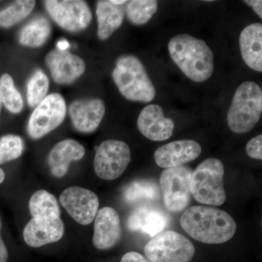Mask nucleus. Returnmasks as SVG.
<instances>
[{
  "label": "nucleus",
  "instance_id": "2",
  "mask_svg": "<svg viewBox=\"0 0 262 262\" xmlns=\"http://www.w3.org/2000/svg\"><path fill=\"white\" fill-rule=\"evenodd\" d=\"M170 56L189 80L203 82L213 72V53L203 39L187 34H179L168 43Z\"/></svg>",
  "mask_w": 262,
  "mask_h": 262
},
{
  "label": "nucleus",
  "instance_id": "25",
  "mask_svg": "<svg viewBox=\"0 0 262 262\" xmlns=\"http://www.w3.org/2000/svg\"><path fill=\"white\" fill-rule=\"evenodd\" d=\"M158 9V2L155 0H132L127 3L126 15L131 23L141 26L147 23Z\"/></svg>",
  "mask_w": 262,
  "mask_h": 262
},
{
  "label": "nucleus",
  "instance_id": "20",
  "mask_svg": "<svg viewBox=\"0 0 262 262\" xmlns=\"http://www.w3.org/2000/svg\"><path fill=\"white\" fill-rule=\"evenodd\" d=\"M241 56L246 64L256 72H262V24L248 25L239 35Z\"/></svg>",
  "mask_w": 262,
  "mask_h": 262
},
{
  "label": "nucleus",
  "instance_id": "36",
  "mask_svg": "<svg viewBox=\"0 0 262 262\" xmlns=\"http://www.w3.org/2000/svg\"><path fill=\"white\" fill-rule=\"evenodd\" d=\"M5 178V172L1 168H0V184L4 182Z\"/></svg>",
  "mask_w": 262,
  "mask_h": 262
},
{
  "label": "nucleus",
  "instance_id": "13",
  "mask_svg": "<svg viewBox=\"0 0 262 262\" xmlns=\"http://www.w3.org/2000/svg\"><path fill=\"white\" fill-rule=\"evenodd\" d=\"M46 60L53 80L58 84L72 83L85 70L83 60L69 51H52Z\"/></svg>",
  "mask_w": 262,
  "mask_h": 262
},
{
  "label": "nucleus",
  "instance_id": "12",
  "mask_svg": "<svg viewBox=\"0 0 262 262\" xmlns=\"http://www.w3.org/2000/svg\"><path fill=\"white\" fill-rule=\"evenodd\" d=\"M202 152L199 143L190 139L172 141L155 151V163L161 168L182 166L196 159Z\"/></svg>",
  "mask_w": 262,
  "mask_h": 262
},
{
  "label": "nucleus",
  "instance_id": "4",
  "mask_svg": "<svg viewBox=\"0 0 262 262\" xmlns=\"http://www.w3.org/2000/svg\"><path fill=\"white\" fill-rule=\"evenodd\" d=\"M261 113V87L253 81H246L239 84L227 114L230 130L237 134L249 132L259 121Z\"/></svg>",
  "mask_w": 262,
  "mask_h": 262
},
{
  "label": "nucleus",
  "instance_id": "8",
  "mask_svg": "<svg viewBox=\"0 0 262 262\" xmlns=\"http://www.w3.org/2000/svg\"><path fill=\"white\" fill-rule=\"evenodd\" d=\"M130 160V149L126 143L113 139L104 141L96 149L95 172L103 180H115L125 172Z\"/></svg>",
  "mask_w": 262,
  "mask_h": 262
},
{
  "label": "nucleus",
  "instance_id": "27",
  "mask_svg": "<svg viewBox=\"0 0 262 262\" xmlns=\"http://www.w3.org/2000/svg\"><path fill=\"white\" fill-rule=\"evenodd\" d=\"M0 95L3 104L10 113L18 114L23 110V98L8 74H4L0 78Z\"/></svg>",
  "mask_w": 262,
  "mask_h": 262
},
{
  "label": "nucleus",
  "instance_id": "7",
  "mask_svg": "<svg viewBox=\"0 0 262 262\" xmlns=\"http://www.w3.org/2000/svg\"><path fill=\"white\" fill-rule=\"evenodd\" d=\"M192 169L189 166L165 168L160 177V188L164 204L172 212L185 209L191 201L190 182Z\"/></svg>",
  "mask_w": 262,
  "mask_h": 262
},
{
  "label": "nucleus",
  "instance_id": "15",
  "mask_svg": "<svg viewBox=\"0 0 262 262\" xmlns=\"http://www.w3.org/2000/svg\"><path fill=\"white\" fill-rule=\"evenodd\" d=\"M106 113V106L100 98L74 101L70 106L72 123L77 130L84 134L94 132Z\"/></svg>",
  "mask_w": 262,
  "mask_h": 262
},
{
  "label": "nucleus",
  "instance_id": "1",
  "mask_svg": "<svg viewBox=\"0 0 262 262\" xmlns=\"http://www.w3.org/2000/svg\"><path fill=\"white\" fill-rule=\"evenodd\" d=\"M180 225L192 238L206 244L227 242L237 230L236 222L227 212L211 206L187 208L181 217Z\"/></svg>",
  "mask_w": 262,
  "mask_h": 262
},
{
  "label": "nucleus",
  "instance_id": "11",
  "mask_svg": "<svg viewBox=\"0 0 262 262\" xmlns=\"http://www.w3.org/2000/svg\"><path fill=\"white\" fill-rule=\"evenodd\" d=\"M60 203L73 220L82 225L92 223L99 207V200L94 192L76 186L61 193Z\"/></svg>",
  "mask_w": 262,
  "mask_h": 262
},
{
  "label": "nucleus",
  "instance_id": "28",
  "mask_svg": "<svg viewBox=\"0 0 262 262\" xmlns=\"http://www.w3.org/2000/svg\"><path fill=\"white\" fill-rule=\"evenodd\" d=\"M49 89V80L42 70H37L27 84V100L31 107H35L46 97Z\"/></svg>",
  "mask_w": 262,
  "mask_h": 262
},
{
  "label": "nucleus",
  "instance_id": "5",
  "mask_svg": "<svg viewBox=\"0 0 262 262\" xmlns=\"http://www.w3.org/2000/svg\"><path fill=\"white\" fill-rule=\"evenodd\" d=\"M225 167L216 158H208L198 165L191 177V194L202 204L220 206L225 203Z\"/></svg>",
  "mask_w": 262,
  "mask_h": 262
},
{
  "label": "nucleus",
  "instance_id": "35",
  "mask_svg": "<svg viewBox=\"0 0 262 262\" xmlns=\"http://www.w3.org/2000/svg\"><path fill=\"white\" fill-rule=\"evenodd\" d=\"M110 3H113V5H116V6H120V5L126 3L127 1H125V0H120V1H119V0H112V1H110Z\"/></svg>",
  "mask_w": 262,
  "mask_h": 262
},
{
  "label": "nucleus",
  "instance_id": "3",
  "mask_svg": "<svg viewBox=\"0 0 262 262\" xmlns=\"http://www.w3.org/2000/svg\"><path fill=\"white\" fill-rule=\"evenodd\" d=\"M113 77L120 94L129 101L149 103L155 99V85L137 57L133 55L120 57Z\"/></svg>",
  "mask_w": 262,
  "mask_h": 262
},
{
  "label": "nucleus",
  "instance_id": "19",
  "mask_svg": "<svg viewBox=\"0 0 262 262\" xmlns=\"http://www.w3.org/2000/svg\"><path fill=\"white\" fill-rule=\"evenodd\" d=\"M84 148L73 139H66L58 143L50 151L48 165L53 176L62 178L68 172L70 164L83 158Z\"/></svg>",
  "mask_w": 262,
  "mask_h": 262
},
{
  "label": "nucleus",
  "instance_id": "22",
  "mask_svg": "<svg viewBox=\"0 0 262 262\" xmlns=\"http://www.w3.org/2000/svg\"><path fill=\"white\" fill-rule=\"evenodd\" d=\"M160 198V186L152 179L134 181L125 187L123 192L124 201L129 204L159 201Z\"/></svg>",
  "mask_w": 262,
  "mask_h": 262
},
{
  "label": "nucleus",
  "instance_id": "32",
  "mask_svg": "<svg viewBox=\"0 0 262 262\" xmlns=\"http://www.w3.org/2000/svg\"><path fill=\"white\" fill-rule=\"evenodd\" d=\"M246 5H249L253 8V11L262 18V1L261 0H246L244 1Z\"/></svg>",
  "mask_w": 262,
  "mask_h": 262
},
{
  "label": "nucleus",
  "instance_id": "21",
  "mask_svg": "<svg viewBox=\"0 0 262 262\" xmlns=\"http://www.w3.org/2000/svg\"><path fill=\"white\" fill-rule=\"evenodd\" d=\"M98 37L101 40L108 39L121 27L124 20L123 10L110 1H98L96 6Z\"/></svg>",
  "mask_w": 262,
  "mask_h": 262
},
{
  "label": "nucleus",
  "instance_id": "34",
  "mask_svg": "<svg viewBox=\"0 0 262 262\" xmlns=\"http://www.w3.org/2000/svg\"><path fill=\"white\" fill-rule=\"evenodd\" d=\"M57 46H58V50H60V51H67V48L70 46V44H69V42H67V40H65V39H61V40L58 42Z\"/></svg>",
  "mask_w": 262,
  "mask_h": 262
},
{
  "label": "nucleus",
  "instance_id": "17",
  "mask_svg": "<svg viewBox=\"0 0 262 262\" xmlns=\"http://www.w3.org/2000/svg\"><path fill=\"white\" fill-rule=\"evenodd\" d=\"M64 233V225L61 218H32L24 230L26 244L39 248L60 241Z\"/></svg>",
  "mask_w": 262,
  "mask_h": 262
},
{
  "label": "nucleus",
  "instance_id": "10",
  "mask_svg": "<svg viewBox=\"0 0 262 262\" xmlns=\"http://www.w3.org/2000/svg\"><path fill=\"white\" fill-rule=\"evenodd\" d=\"M44 3L53 20L69 32L83 30L89 27L92 20V13L85 2L48 0Z\"/></svg>",
  "mask_w": 262,
  "mask_h": 262
},
{
  "label": "nucleus",
  "instance_id": "33",
  "mask_svg": "<svg viewBox=\"0 0 262 262\" xmlns=\"http://www.w3.org/2000/svg\"><path fill=\"white\" fill-rule=\"evenodd\" d=\"M1 229L2 222L0 220V262H6L8 258V252L1 237Z\"/></svg>",
  "mask_w": 262,
  "mask_h": 262
},
{
  "label": "nucleus",
  "instance_id": "24",
  "mask_svg": "<svg viewBox=\"0 0 262 262\" xmlns=\"http://www.w3.org/2000/svg\"><path fill=\"white\" fill-rule=\"evenodd\" d=\"M29 208L32 218H61V211L56 198L44 189L32 194Z\"/></svg>",
  "mask_w": 262,
  "mask_h": 262
},
{
  "label": "nucleus",
  "instance_id": "29",
  "mask_svg": "<svg viewBox=\"0 0 262 262\" xmlns=\"http://www.w3.org/2000/svg\"><path fill=\"white\" fill-rule=\"evenodd\" d=\"M3 147L4 163L14 160L20 157L24 150V142L20 136L8 134L0 138Z\"/></svg>",
  "mask_w": 262,
  "mask_h": 262
},
{
  "label": "nucleus",
  "instance_id": "14",
  "mask_svg": "<svg viewBox=\"0 0 262 262\" xmlns=\"http://www.w3.org/2000/svg\"><path fill=\"white\" fill-rule=\"evenodd\" d=\"M137 126L141 134L150 140L163 141L173 135L175 125L171 119L165 117L161 106L149 104L141 112Z\"/></svg>",
  "mask_w": 262,
  "mask_h": 262
},
{
  "label": "nucleus",
  "instance_id": "38",
  "mask_svg": "<svg viewBox=\"0 0 262 262\" xmlns=\"http://www.w3.org/2000/svg\"><path fill=\"white\" fill-rule=\"evenodd\" d=\"M3 101H2L1 95H0V115H1L2 107H3Z\"/></svg>",
  "mask_w": 262,
  "mask_h": 262
},
{
  "label": "nucleus",
  "instance_id": "31",
  "mask_svg": "<svg viewBox=\"0 0 262 262\" xmlns=\"http://www.w3.org/2000/svg\"><path fill=\"white\" fill-rule=\"evenodd\" d=\"M121 262H149L147 258L144 257L141 253L130 251L123 255Z\"/></svg>",
  "mask_w": 262,
  "mask_h": 262
},
{
  "label": "nucleus",
  "instance_id": "18",
  "mask_svg": "<svg viewBox=\"0 0 262 262\" xmlns=\"http://www.w3.org/2000/svg\"><path fill=\"white\" fill-rule=\"evenodd\" d=\"M168 215L159 208L141 206L129 215L127 228L132 232H141L154 237L168 227Z\"/></svg>",
  "mask_w": 262,
  "mask_h": 262
},
{
  "label": "nucleus",
  "instance_id": "23",
  "mask_svg": "<svg viewBox=\"0 0 262 262\" xmlns=\"http://www.w3.org/2000/svg\"><path fill=\"white\" fill-rule=\"evenodd\" d=\"M51 32V26L48 19L38 16L24 26L19 35V42L27 47H40L47 42Z\"/></svg>",
  "mask_w": 262,
  "mask_h": 262
},
{
  "label": "nucleus",
  "instance_id": "6",
  "mask_svg": "<svg viewBox=\"0 0 262 262\" xmlns=\"http://www.w3.org/2000/svg\"><path fill=\"white\" fill-rule=\"evenodd\" d=\"M144 253L149 262H189L195 253V248L182 234L165 231L147 243Z\"/></svg>",
  "mask_w": 262,
  "mask_h": 262
},
{
  "label": "nucleus",
  "instance_id": "30",
  "mask_svg": "<svg viewBox=\"0 0 262 262\" xmlns=\"http://www.w3.org/2000/svg\"><path fill=\"white\" fill-rule=\"evenodd\" d=\"M262 136L261 134L253 138L246 144V152L248 156L253 159H262Z\"/></svg>",
  "mask_w": 262,
  "mask_h": 262
},
{
  "label": "nucleus",
  "instance_id": "37",
  "mask_svg": "<svg viewBox=\"0 0 262 262\" xmlns=\"http://www.w3.org/2000/svg\"><path fill=\"white\" fill-rule=\"evenodd\" d=\"M3 163H4V158H3V147H2L1 144H0V164Z\"/></svg>",
  "mask_w": 262,
  "mask_h": 262
},
{
  "label": "nucleus",
  "instance_id": "26",
  "mask_svg": "<svg viewBox=\"0 0 262 262\" xmlns=\"http://www.w3.org/2000/svg\"><path fill=\"white\" fill-rule=\"evenodd\" d=\"M35 1L18 0L0 11V27L9 28L27 18L35 6Z\"/></svg>",
  "mask_w": 262,
  "mask_h": 262
},
{
  "label": "nucleus",
  "instance_id": "9",
  "mask_svg": "<svg viewBox=\"0 0 262 262\" xmlns=\"http://www.w3.org/2000/svg\"><path fill=\"white\" fill-rule=\"evenodd\" d=\"M67 107L61 95L46 96L31 115L28 124L29 135L32 139L43 137L59 126L64 120Z\"/></svg>",
  "mask_w": 262,
  "mask_h": 262
},
{
  "label": "nucleus",
  "instance_id": "16",
  "mask_svg": "<svg viewBox=\"0 0 262 262\" xmlns=\"http://www.w3.org/2000/svg\"><path fill=\"white\" fill-rule=\"evenodd\" d=\"M120 215L110 207L98 211L95 219L94 244L98 250H108L116 246L121 238Z\"/></svg>",
  "mask_w": 262,
  "mask_h": 262
}]
</instances>
